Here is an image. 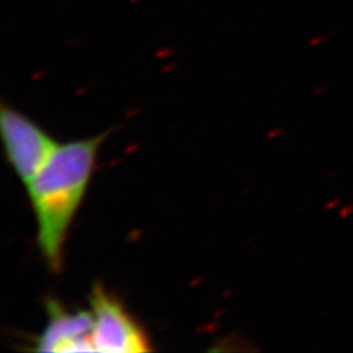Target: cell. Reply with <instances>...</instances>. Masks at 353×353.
Returning <instances> with one entry per match:
<instances>
[{"instance_id": "obj_1", "label": "cell", "mask_w": 353, "mask_h": 353, "mask_svg": "<svg viewBox=\"0 0 353 353\" xmlns=\"http://www.w3.org/2000/svg\"><path fill=\"white\" fill-rule=\"evenodd\" d=\"M106 135L58 144L26 186L37 220V242L52 272L62 268L67 232L84 199L97 154Z\"/></svg>"}, {"instance_id": "obj_2", "label": "cell", "mask_w": 353, "mask_h": 353, "mask_svg": "<svg viewBox=\"0 0 353 353\" xmlns=\"http://www.w3.org/2000/svg\"><path fill=\"white\" fill-rule=\"evenodd\" d=\"M0 127L10 164L26 188L50 159L58 143L24 114L6 103L0 110Z\"/></svg>"}, {"instance_id": "obj_3", "label": "cell", "mask_w": 353, "mask_h": 353, "mask_svg": "<svg viewBox=\"0 0 353 353\" xmlns=\"http://www.w3.org/2000/svg\"><path fill=\"white\" fill-rule=\"evenodd\" d=\"M90 312L93 314L94 352L139 353L151 351L145 332L122 306L100 284L90 293Z\"/></svg>"}, {"instance_id": "obj_4", "label": "cell", "mask_w": 353, "mask_h": 353, "mask_svg": "<svg viewBox=\"0 0 353 353\" xmlns=\"http://www.w3.org/2000/svg\"><path fill=\"white\" fill-rule=\"evenodd\" d=\"M48 325L36 341L39 352H93V314L67 312L55 300L48 301Z\"/></svg>"}]
</instances>
